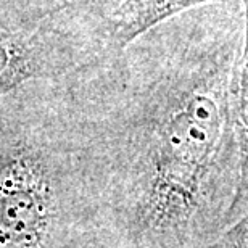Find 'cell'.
Returning a JSON list of instances; mask_svg holds the SVG:
<instances>
[{"instance_id": "obj_1", "label": "cell", "mask_w": 248, "mask_h": 248, "mask_svg": "<svg viewBox=\"0 0 248 248\" xmlns=\"http://www.w3.org/2000/svg\"><path fill=\"white\" fill-rule=\"evenodd\" d=\"M244 34L242 0L205 5L89 74L81 108L103 248H210L231 224Z\"/></svg>"}, {"instance_id": "obj_2", "label": "cell", "mask_w": 248, "mask_h": 248, "mask_svg": "<svg viewBox=\"0 0 248 248\" xmlns=\"http://www.w3.org/2000/svg\"><path fill=\"white\" fill-rule=\"evenodd\" d=\"M78 111L53 136L18 142L0 153V248H63L73 224L95 231L71 219L84 217L97 226L86 131Z\"/></svg>"}, {"instance_id": "obj_3", "label": "cell", "mask_w": 248, "mask_h": 248, "mask_svg": "<svg viewBox=\"0 0 248 248\" xmlns=\"http://www.w3.org/2000/svg\"><path fill=\"white\" fill-rule=\"evenodd\" d=\"M120 53L105 16L42 0H0V97L31 81H69Z\"/></svg>"}, {"instance_id": "obj_4", "label": "cell", "mask_w": 248, "mask_h": 248, "mask_svg": "<svg viewBox=\"0 0 248 248\" xmlns=\"http://www.w3.org/2000/svg\"><path fill=\"white\" fill-rule=\"evenodd\" d=\"M221 2L227 0H118L108 15L111 42L118 52H123L137 37L166 19Z\"/></svg>"}, {"instance_id": "obj_5", "label": "cell", "mask_w": 248, "mask_h": 248, "mask_svg": "<svg viewBox=\"0 0 248 248\" xmlns=\"http://www.w3.org/2000/svg\"><path fill=\"white\" fill-rule=\"evenodd\" d=\"M242 3L245 12V34L232 84V113L240 155V179L232 203L231 222H234L248 205V0H242Z\"/></svg>"}, {"instance_id": "obj_6", "label": "cell", "mask_w": 248, "mask_h": 248, "mask_svg": "<svg viewBox=\"0 0 248 248\" xmlns=\"http://www.w3.org/2000/svg\"><path fill=\"white\" fill-rule=\"evenodd\" d=\"M210 248H248V205Z\"/></svg>"}, {"instance_id": "obj_7", "label": "cell", "mask_w": 248, "mask_h": 248, "mask_svg": "<svg viewBox=\"0 0 248 248\" xmlns=\"http://www.w3.org/2000/svg\"><path fill=\"white\" fill-rule=\"evenodd\" d=\"M42 2L55 3L66 8H74L79 10V12L100 15V16H105L108 19V15H110L118 0H42Z\"/></svg>"}]
</instances>
